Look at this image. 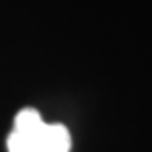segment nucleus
I'll use <instances>...</instances> for the list:
<instances>
[{
    "label": "nucleus",
    "mask_w": 152,
    "mask_h": 152,
    "mask_svg": "<svg viewBox=\"0 0 152 152\" xmlns=\"http://www.w3.org/2000/svg\"><path fill=\"white\" fill-rule=\"evenodd\" d=\"M8 152H69L71 136L63 124H48L32 107L14 117V126L6 138Z\"/></svg>",
    "instance_id": "obj_1"
}]
</instances>
